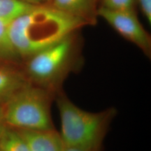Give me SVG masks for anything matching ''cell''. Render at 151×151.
Wrapping results in <instances>:
<instances>
[{
  "mask_svg": "<svg viewBox=\"0 0 151 151\" xmlns=\"http://www.w3.org/2000/svg\"><path fill=\"white\" fill-rule=\"evenodd\" d=\"M4 126V124L3 122V119H2V113H1V106H0V131L2 129Z\"/></svg>",
  "mask_w": 151,
  "mask_h": 151,
  "instance_id": "cell-15",
  "label": "cell"
},
{
  "mask_svg": "<svg viewBox=\"0 0 151 151\" xmlns=\"http://www.w3.org/2000/svg\"><path fill=\"white\" fill-rule=\"evenodd\" d=\"M17 130V129H16ZM30 151H64L60 132L55 129L18 130Z\"/></svg>",
  "mask_w": 151,
  "mask_h": 151,
  "instance_id": "cell-6",
  "label": "cell"
},
{
  "mask_svg": "<svg viewBox=\"0 0 151 151\" xmlns=\"http://www.w3.org/2000/svg\"><path fill=\"white\" fill-rule=\"evenodd\" d=\"M64 151H92V150H85V149L77 148H71V147H65V150Z\"/></svg>",
  "mask_w": 151,
  "mask_h": 151,
  "instance_id": "cell-14",
  "label": "cell"
},
{
  "mask_svg": "<svg viewBox=\"0 0 151 151\" xmlns=\"http://www.w3.org/2000/svg\"><path fill=\"white\" fill-rule=\"evenodd\" d=\"M138 5L140 8L148 22H151V0H137Z\"/></svg>",
  "mask_w": 151,
  "mask_h": 151,
  "instance_id": "cell-12",
  "label": "cell"
},
{
  "mask_svg": "<svg viewBox=\"0 0 151 151\" xmlns=\"http://www.w3.org/2000/svg\"><path fill=\"white\" fill-rule=\"evenodd\" d=\"M92 1H93L94 4L97 5V7H98V1H99V0H92Z\"/></svg>",
  "mask_w": 151,
  "mask_h": 151,
  "instance_id": "cell-16",
  "label": "cell"
},
{
  "mask_svg": "<svg viewBox=\"0 0 151 151\" xmlns=\"http://www.w3.org/2000/svg\"><path fill=\"white\" fill-rule=\"evenodd\" d=\"M46 5L82 19L88 25L97 22V6L92 0H50Z\"/></svg>",
  "mask_w": 151,
  "mask_h": 151,
  "instance_id": "cell-8",
  "label": "cell"
},
{
  "mask_svg": "<svg viewBox=\"0 0 151 151\" xmlns=\"http://www.w3.org/2000/svg\"><path fill=\"white\" fill-rule=\"evenodd\" d=\"M55 98L61 122L60 134L65 147L99 151L116 110L108 109L99 112L83 110L62 90L56 94Z\"/></svg>",
  "mask_w": 151,
  "mask_h": 151,
  "instance_id": "cell-3",
  "label": "cell"
},
{
  "mask_svg": "<svg viewBox=\"0 0 151 151\" xmlns=\"http://www.w3.org/2000/svg\"><path fill=\"white\" fill-rule=\"evenodd\" d=\"M55 94L31 83L1 106L5 126L17 130L55 129L50 104Z\"/></svg>",
  "mask_w": 151,
  "mask_h": 151,
  "instance_id": "cell-4",
  "label": "cell"
},
{
  "mask_svg": "<svg viewBox=\"0 0 151 151\" xmlns=\"http://www.w3.org/2000/svg\"><path fill=\"white\" fill-rule=\"evenodd\" d=\"M0 151H30L18 130L4 126L0 132Z\"/></svg>",
  "mask_w": 151,
  "mask_h": 151,
  "instance_id": "cell-9",
  "label": "cell"
},
{
  "mask_svg": "<svg viewBox=\"0 0 151 151\" xmlns=\"http://www.w3.org/2000/svg\"><path fill=\"white\" fill-rule=\"evenodd\" d=\"M34 6L21 0H0V20L9 24Z\"/></svg>",
  "mask_w": 151,
  "mask_h": 151,
  "instance_id": "cell-10",
  "label": "cell"
},
{
  "mask_svg": "<svg viewBox=\"0 0 151 151\" xmlns=\"http://www.w3.org/2000/svg\"><path fill=\"white\" fill-rule=\"evenodd\" d=\"M97 16L116 32L137 46L148 58L151 56V37L137 16L136 11H115L97 7Z\"/></svg>",
  "mask_w": 151,
  "mask_h": 151,
  "instance_id": "cell-5",
  "label": "cell"
},
{
  "mask_svg": "<svg viewBox=\"0 0 151 151\" xmlns=\"http://www.w3.org/2000/svg\"><path fill=\"white\" fill-rule=\"evenodd\" d=\"M81 59L78 32L26 58L23 72L31 83L55 94Z\"/></svg>",
  "mask_w": 151,
  "mask_h": 151,
  "instance_id": "cell-2",
  "label": "cell"
},
{
  "mask_svg": "<svg viewBox=\"0 0 151 151\" xmlns=\"http://www.w3.org/2000/svg\"><path fill=\"white\" fill-rule=\"evenodd\" d=\"M0 132H1V131H0Z\"/></svg>",
  "mask_w": 151,
  "mask_h": 151,
  "instance_id": "cell-17",
  "label": "cell"
},
{
  "mask_svg": "<svg viewBox=\"0 0 151 151\" xmlns=\"http://www.w3.org/2000/svg\"><path fill=\"white\" fill-rule=\"evenodd\" d=\"M99 7L115 11H136L137 0H99Z\"/></svg>",
  "mask_w": 151,
  "mask_h": 151,
  "instance_id": "cell-11",
  "label": "cell"
},
{
  "mask_svg": "<svg viewBox=\"0 0 151 151\" xmlns=\"http://www.w3.org/2000/svg\"><path fill=\"white\" fill-rule=\"evenodd\" d=\"M24 2L29 4L32 5L39 6V5H46L49 2L50 0H21Z\"/></svg>",
  "mask_w": 151,
  "mask_h": 151,
  "instance_id": "cell-13",
  "label": "cell"
},
{
  "mask_svg": "<svg viewBox=\"0 0 151 151\" xmlns=\"http://www.w3.org/2000/svg\"><path fill=\"white\" fill-rule=\"evenodd\" d=\"M87 25L82 19L39 5L10 22L8 34L17 55L25 60Z\"/></svg>",
  "mask_w": 151,
  "mask_h": 151,
  "instance_id": "cell-1",
  "label": "cell"
},
{
  "mask_svg": "<svg viewBox=\"0 0 151 151\" xmlns=\"http://www.w3.org/2000/svg\"><path fill=\"white\" fill-rule=\"evenodd\" d=\"M15 63L0 62V106L18 91L30 83L23 72Z\"/></svg>",
  "mask_w": 151,
  "mask_h": 151,
  "instance_id": "cell-7",
  "label": "cell"
}]
</instances>
